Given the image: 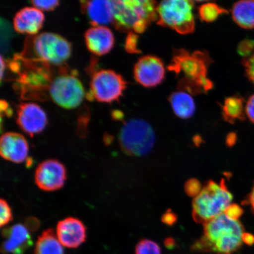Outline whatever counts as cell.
<instances>
[{"label": "cell", "mask_w": 254, "mask_h": 254, "mask_svg": "<svg viewBox=\"0 0 254 254\" xmlns=\"http://www.w3.org/2000/svg\"><path fill=\"white\" fill-rule=\"evenodd\" d=\"M222 107V115L225 122L231 124L246 118V108L243 98L237 95L228 97Z\"/></svg>", "instance_id": "7402d4cb"}, {"label": "cell", "mask_w": 254, "mask_h": 254, "mask_svg": "<svg viewBox=\"0 0 254 254\" xmlns=\"http://www.w3.org/2000/svg\"><path fill=\"white\" fill-rule=\"evenodd\" d=\"M34 54L41 62L61 65L71 56V46L60 35L45 32L37 35L33 41Z\"/></svg>", "instance_id": "52a82bcc"}, {"label": "cell", "mask_w": 254, "mask_h": 254, "mask_svg": "<svg viewBox=\"0 0 254 254\" xmlns=\"http://www.w3.org/2000/svg\"><path fill=\"white\" fill-rule=\"evenodd\" d=\"M33 7L40 9V11H52L59 5V1L57 0H35L31 1Z\"/></svg>", "instance_id": "4316f807"}, {"label": "cell", "mask_w": 254, "mask_h": 254, "mask_svg": "<svg viewBox=\"0 0 254 254\" xmlns=\"http://www.w3.org/2000/svg\"><path fill=\"white\" fill-rule=\"evenodd\" d=\"M127 88L122 75L110 69L94 73L90 83V91L95 100L110 103L118 100Z\"/></svg>", "instance_id": "9c48e42d"}, {"label": "cell", "mask_w": 254, "mask_h": 254, "mask_svg": "<svg viewBox=\"0 0 254 254\" xmlns=\"http://www.w3.org/2000/svg\"><path fill=\"white\" fill-rule=\"evenodd\" d=\"M135 254H161V250L154 241L144 239L136 244Z\"/></svg>", "instance_id": "cb8c5ba5"}, {"label": "cell", "mask_w": 254, "mask_h": 254, "mask_svg": "<svg viewBox=\"0 0 254 254\" xmlns=\"http://www.w3.org/2000/svg\"><path fill=\"white\" fill-rule=\"evenodd\" d=\"M236 136L234 133H230L229 135L227 136V144L228 146H231L234 144L235 141H236Z\"/></svg>", "instance_id": "e575fe53"}, {"label": "cell", "mask_w": 254, "mask_h": 254, "mask_svg": "<svg viewBox=\"0 0 254 254\" xmlns=\"http://www.w3.org/2000/svg\"><path fill=\"white\" fill-rule=\"evenodd\" d=\"M155 135L153 128L145 120L133 119L124 124L119 142L125 153L131 156H142L153 148Z\"/></svg>", "instance_id": "8992f818"}, {"label": "cell", "mask_w": 254, "mask_h": 254, "mask_svg": "<svg viewBox=\"0 0 254 254\" xmlns=\"http://www.w3.org/2000/svg\"><path fill=\"white\" fill-rule=\"evenodd\" d=\"M17 123L25 133L33 137L46 128L47 117L39 105L23 103L18 107Z\"/></svg>", "instance_id": "7c38bea8"}, {"label": "cell", "mask_w": 254, "mask_h": 254, "mask_svg": "<svg viewBox=\"0 0 254 254\" xmlns=\"http://www.w3.org/2000/svg\"><path fill=\"white\" fill-rule=\"evenodd\" d=\"M35 182L44 191H55L63 188L66 179L64 166L57 160L41 162L35 173Z\"/></svg>", "instance_id": "30bf717a"}, {"label": "cell", "mask_w": 254, "mask_h": 254, "mask_svg": "<svg viewBox=\"0 0 254 254\" xmlns=\"http://www.w3.org/2000/svg\"><path fill=\"white\" fill-rule=\"evenodd\" d=\"M168 100L174 114L180 119H190L195 112V103L192 95L186 92L174 91L171 94Z\"/></svg>", "instance_id": "d6986e66"}, {"label": "cell", "mask_w": 254, "mask_h": 254, "mask_svg": "<svg viewBox=\"0 0 254 254\" xmlns=\"http://www.w3.org/2000/svg\"><path fill=\"white\" fill-rule=\"evenodd\" d=\"M35 254H64L63 246L53 229L44 231L38 238Z\"/></svg>", "instance_id": "44dd1931"}, {"label": "cell", "mask_w": 254, "mask_h": 254, "mask_svg": "<svg viewBox=\"0 0 254 254\" xmlns=\"http://www.w3.org/2000/svg\"><path fill=\"white\" fill-rule=\"evenodd\" d=\"M29 147L27 139L17 132H6L0 140V154L5 160L22 163L26 160Z\"/></svg>", "instance_id": "9a60e30c"}, {"label": "cell", "mask_w": 254, "mask_h": 254, "mask_svg": "<svg viewBox=\"0 0 254 254\" xmlns=\"http://www.w3.org/2000/svg\"><path fill=\"white\" fill-rule=\"evenodd\" d=\"M135 80L143 87H155L163 82L166 76V69L159 57L147 55L141 57L134 67Z\"/></svg>", "instance_id": "8fae6325"}, {"label": "cell", "mask_w": 254, "mask_h": 254, "mask_svg": "<svg viewBox=\"0 0 254 254\" xmlns=\"http://www.w3.org/2000/svg\"><path fill=\"white\" fill-rule=\"evenodd\" d=\"M226 9L222 8L213 2H206L199 6L198 15L200 19L205 23H212L217 20L220 16L227 14Z\"/></svg>", "instance_id": "603a6c76"}, {"label": "cell", "mask_w": 254, "mask_h": 254, "mask_svg": "<svg viewBox=\"0 0 254 254\" xmlns=\"http://www.w3.org/2000/svg\"><path fill=\"white\" fill-rule=\"evenodd\" d=\"M254 51V41L246 40L241 42L238 48V52L244 58L252 55Z\"/></svg>", "instance_id": "f1b7e54d"}, {"label": "cell", "mask_w": 254, "mask_h": 254, "mask_svg": "<svg viewBox=\"0 0 254 254\" xmlns=\"http://www.w3.org/2000/svg\"><path fill=\"white\" fill-rule=\"evenodd\" d=\"M1 205V219H0V226L1 227L8 224L13 220L10 206L5 199L1 198L0 201Z\"/></svg>", "instance_id": "484cf974"}, {"label": "cell", "mask_w": 254, "mask_h": 254, "mask_svg": "<svg viewBox=\"0 0 254 254\" xmlns=\"http://www.w3.org/2000/svg\"><path fill=\"white\" fill-rule=\"evenodd\" d=\"M44 19L43 12L39 9L34 7L22 8L14 16V30L19 33L36 34L42 28Z\"/></svg>", "instance_id": "e0dca14e"}, {"label": "cell", "mask_w": 254, "mask_h": 254, "mask_svg": "<svg viewBox=\"0 0 254 254\" xmlns=\"http://www.w3.org/2000/svg\"><path fill=\"white\" fill-rule=\"evenodd\" d=\"M224 213L230 218L239 220V218L243 213V210L239 205L231 204L225 209Z\"/></svg>", "instance_id": "f546056e"}, {"label": "cell", "mask_w": 254, "mask_h": 254, "mask_svg": "<svg viewBox=\"0 0 254 254\" xmlns=\"http://www.w3.org/2000/svg\"><path fill=\"white\" fill-rule=\"evenodd\" d=\"M57 236L63 246L76 249L86 240L87 229L82 222L74 217L60 221L57 226Z\"/></svg>", "instance_id": "4fadbf2b"}, {"label": "cell", "mask_w": 254, "mask_h": 254, "mask_svg": "<svg viewBox=\"0 0 254 254\" xmlns=\"http://www.w3.org/2000/svg\"><path fill=\"white\" fill-rule=\"evenodd\" d=\"M244 243L248 245H252L254 243V237L252 235L246 233L244 236Z\"/></svg>", "instance_id": "836d02e7"}, {"label": "cell", "mask_w": 254, "mask_h": 254, "mask_svg": "<svg viewBox=\"0 0 254 254\" xmlns=\"http://www.w3.org/2000/svg\"><path fill=\"white\" fill-rule=\"evenodd\" d=\"M193 6V2L186 0L162 1L157 6V24L181 34L192 33L195 27Z\"/></svg>", "instance_id": "5b68a950"}, {"label": "cell", "mask_w": 254, "mask_h": 254, "mask_svg": "<svg viewBox=\"0 0 254 254\" xmlns=\"http://www.w3.org/2000/svg\"><path fill=\"white\" fill-rule=\"evenodd\" d=\"M85 41L87 49L94 55H106L114 45V35L106 26H93L85 33Z\"/></svg>", "instance_id": "2e32d148"}, {"label": "cell", "mask_w": 254, "mask_h": 254, "mask_svg": "<svg viewBox=\"0 0 254 254\" xmlns=\"http://www.w3.org/2000/svg\"><path fill=\"white\" fill-rule=\"evenodd\" d=\"M249 203L251 207H252V210L254 212V186L249 196Z\"/></svg>", "instance_id": "d590c367"}, {"label": "cell", "mask_w": 254, "mask_h": 254, "mask_svg": "<svg viewBox=\"0 0 254 254\" xmlns=\"http://www.w3.org/2000/svg\"><path fill=\"white\" fill-rule=\"evenodd\" d=\"M50 96L56 104L73 109L81 104L85 96L83 85L74 75L63 74L54 79L49 87Z\"/></svg>", "instance_id": "ba28073f"}, {"label": "cell", "mask_w": 254, "mask_h": 254, "mask_svg": "<svg viewBox=\"0 0 254 254\" xmlns=\"http://www.w3.org/2000/svg\"><path fill=\"white\" fill-rule=\"evenodd\" d=\"M202 187L201 183L195 179H190L186 182L184 186V190L190 197H196L201 192Z\"/></svg>", "instance_id": "d4e9b609"}, {"label": "cell", "mask_w": 254, "mask_h": 254, "mask_svg": "<svg viewBox=\"0 0 254 254\" xmlns=\"http://www.w3.org/2000/svg\"><path fill=\"white\" fill-rule=\"evenodd\" d=\"M232 17L238 25L244 29L254 28V0H243L235 3Z\"/></svg>", "instance_id": "ffe728a7"}, {"label": "cell", "mask_w": 254, "mask_h": 254, "mask_svg": "<svg viewBox=\"0 0 254 254\" xmlns=\"http://www.w3.org/2000/svg\"><path fill=\"white\" fill-rule=\"evenodd\" d=\"M245 233L239 220L223 213L204 224V234L192 249L201 253L233 254L242 247Z\"/></svg>", "instance_id": "7a4b0ae2"}, {"label": "cell", "mask_w": 254, "mask_h": 254, "mask_svg": "<svg viewBox=\"0 0 254 254\" xmlns=\"http://www.w3.org/2000/svg\"><path fill=\"white\" fill-rule=\"evenodd\" d=\"M242 64L247 77L254 84V51L252 55L243 59Z\"/></svg>", "instance_id": "83f0119b"}, {"label": "cell", "mask_w": 254, "mask_h": 254, "mask_svg": "<svg viewBox=\"0 0 254 254\" xmlns=\"http://www.w3.org/2000/svg\"><path fill=\"white\" fill-rule=\"evenodd\" d=\"M81 7L89 21L93 26H105L113 23L114 5L113 1H81Z\"/></svg>", "instance_id": "ac0fdd59"}, {"label": "cell", "mask_w": 254, "mask_h": 254, "mask_svg": "<svg viewBox=\"0 0 254 254\" xmlns=\"http://www.w3.org/2000/svg\"><path fill=\"white\" fill-rule=\"evenodd\" d=\"M178 220L177 215L174 212L168 210L161 217V221L164 224L168 225V226H172L176 223Z\"/></svg>", "instance_id": "1f68e13d"}, {"label": "cell", "mask_w": 254, "mask_h": 254, "mask_svg": "<svg viewBox=\"0 0 254 254\" xmlns=\"http://www.w3.org/2000/svg\"><path fill=\"white\" fill-rule=\"evenodd\" d=\"M129 33L126 41V47L127 50L128 51V52L131 53H139V51L137 49V36L132 32H130Z\"/></svg>", "instance_id": "4dcf8cb0"}, {"label": "cell", "mask_w": 254, "mask_h": 254, "mask_svg": "<svg viewBox=\"0 0 254 254\" xmlns=\"http://www.w3.org/2000/svg\"><path fill=\"white\" fill-rule=\"evenodd\" d=\"M212 63L207 52L175 49L167 68L176 75L178 90L191 95L206 94L214 87L213 82L208 77Z\"/></svg>", "instance_id": "6da1fadb"}, {"label": "cell", "mask_w": 254, "mask_h": 254, "mask_svg": "<svg viewBox=\"0 0 254 254\" xmlns=\"http://www.w3.org/2000/svg\"><path fill=\"white\" fill-rule=\"evenodd\" d=\"M233 196L228 190L224 180L220 183L209 180L201 192L193 199L192 217L198 223L205 222L223 214L231 204Z\"/></svg>", "instance_id": "277c9868"}, {"label": "cell", "mask_w": 254, "mask_h": 254, "mask_svg": "<svg viewBox=\"0 0 254 254\" xmlns=\"http://www.w3.org/2000/svg\"><path fill=\"white\" fill-rule=\"evenodd\" d=\"M113 23L117 29L141 34L157 20L156 2L148 0L113 1Z\"/></svg>", "instance_id": "3957f363"}, {"label": "cell", "mask_w": 254, "mask_h": 254, "mask_svg": "<svg viewBox=\"0 0 254 254\" xmlns=\"http://www.w3.org/2000/svg\"><path fill=\"white\" fill-rule=\"evenodd\" d=\"M2 235L4 241L1 251L4 254H23L33 244L29 231L21 224L4 228Z\"/></svg>", "instance_id": "5bb4252c"}, {"label": "cell", "mask_w": 254, "mask_h": 254, "mask_svg": "<svg viewBox=\"0 0 254 254\" xmlns=\"http://www.w3.org/2000/svg\"><path fill=\"white\" fill-rule=\"evenodd\" d=\"M246 113L251 122L254 124V95H252L247 102Z\"/></svg>", "instance_id": "d6a6232c"}]
</instances>
